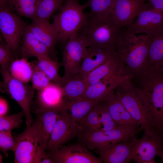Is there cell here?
<instances>
[{"label": "cell", "mask_w": 163, "mask_h": 163, "mask_svg": "<svg viewBox=\"0 0 163 163\" xmlns=\"http://www.w3.org/2000/svg\"><path fill=\"white\" fill-rule=\"evenodd\" d=\"M87 87L85 79L78 75L68 81L62 86L66 102L82 98Z\"/></svg>", "instance_id": "obj_27"}, {"label": "cell", "mask_w": 163, "mask_h": 163, "mask_svg": "<svg viewBox=\"0 0 163 163\" xmlns=\"http://www.w3.org/2000/svg\"><path fill=\"white\" fill-rule=\"evenodd\" d=\"M136 34L122 28L116 52L133 76L138 77L146 68L151 39L146 34Z\"/></svg>", "instance_id": "obj_2"}, {"label": "cell", "mask_w": 163, "mask_h": 163, "mask_svg": "<svg viewBox=\"0 0 163 163\" xmlns=\"http://www.w3.org/2000/svg\"><path fill=\"white\" fill-rule=\"evenodd\" d=\"M116 88V94L133 118L139 125L140 131L149 129L158 134L151 115L132 84Z\"/></svg>", "instance_id": "obj_7"}, {"label": "cell", "mask_w": 163, "mask_h": 163, "mask_svg": "<svg viewBox=\"0 0 163 163\" xmlns=\"http://www.w3.org/2000/svg\"><path fill=\"white\" fill-rule=\"evenodd\" d=\"M26 26L25 22L12 11L0 8V30L15 56L18 53L20 40Z\"/></svg>", "instance_id": "obj_15"}, {"label": "cell", "mask_w": 163, "mask_h": 163, "mask_svg": "<svg viewBox=\"0 0 163 163\" xmlns=\"http://www.w3.org/2000/svg\"><path fill=\"white\" fill-rule=\"evenodd\" d=\"M142 137L135 136L131 139L132 143V160L137 163H154L155 158H160L163 154V142L155 132L144 130Z\"/></svg>", "instance_id": "obj_8"}, {"label": "cell", "mask_w": 163, "mask_h": 163, "mask_svg": "<svg viewBox=\"0 0 163 163\" xmlns=\"http://www.w3.org/2000/svg\"><path fill=\"white\" fill-rule=\"evenodd\" d=\"M116 88L101 80L87 86L82 98L98 102H107L116 96Z\"/></svg>", "instance_id": "obj_23"}, {"label": "cell", "mask_w": 163, "mask_h": 163, "mask_svg": "<svg viewBox=\"0 0 163 163\" xmlns=\"http://www.w3.org/2000/svg\"><path fill=\"white\" fill-rule=\"evenodd\" d=\"M117 0H88L87 7L90 9L89 16H100L110 15Z\"/></svg>", "instance_id": "obj_31"}, {"label": "cell", "mask_w": 163, "mask_h": 163, "mask_svg": "<svg viewBox=\"0 0 163 163\" xmlns=\"http://www.w3.org/2000/svg\"><path fill=\"white\" fill-rule=\"evenodd\" d=\"M151 39L145 69L154 66H161L163 65V26Z\"/></svg>", "instance_id": "obj_26"}, {"label": "cell", "mask_w": 163, "mask_h": 163, "mask_svg": "<svg viewBox=\"0 0 163 163\" xmlns=\"http://www.w3.org/2000/svg\"><path fill=\"white\" fill-rule=\"evenodd\" d=\"M98 103L95 101L81 98L66 102L63 109L72 120L79 122Z\"/></svg>", "instance_id": "obj_24"}, {"label": "cell", "mask_w": 163, "mask_h": 163, "mask_svg": "<svg viewBox=\"0 0 163 163\" xmlns=\"http://www.w3.org/2000/svg\"><path fill=\"white\" fill-rule=\"evenodd\" d=\"M37 106L51 108L62 107L66 103L62 86L50 83L43 89L38 91L37 98Z\"/></svg>", "instance_id": "obj_21"}, {"label": "cell", "mask_w": 163, "mask_h": 163, "mask_svg": "<svg viewBox=\"0 0 163 163\" xmlns=\"http://www.w3.org/2000/svg\"><path fill=\"white\" fill-rule=\"evenodd\" d=\"M148 1L155 10L163 12V0H145Z\"/></svg>", "instance_id": "obj_38"}, {"label": "cell", "mask_w": 163, "mask_h": 163, "mask_svg": "<svg viewBox=\"0 0 163 163\" xmlns=\"http://www.w3.org/2000/svg\"><path fill=\"white\" fill-rule=\"evenodd\" d=\"M163 26V12L156 11L149 3L146 4L136 20L125 28L135 34L144 33L151 38Z\"/></svg>", "instance_id": "obj_17"}, {"label": "cell", "mask_w": 163, "mask_h": 163, "mask_svg": "<svg viewBox=\"0 0 163 163\" xmlns=\"http://www.w3.org/2000/svg\"><path fill=\"white\" fill-rule=\"evenodd\" d=\"M160 67H161L162 68V69H163V65L162 66H160Z\"/></svg>", "instance_id": "obj_42"}, {"label": "cell", "mask_w": 163, "mask_h": 163, "mask_svg": "<svg viewBox=\"0 0 163 163\" xmlns=\"http://www.w3.org/2000/svg\"><path fill=\"white\" fill-rule=\"evenodd\" d=\"M15 56L14 53L8 44L2 41H1L0 64L1 69L9 71L11 64L15 60Z\"/></svg>", "instance_id": "obj_35"}, {"label": "cell", "mask_w": 163, "mask_h": 163, "mask_svg": "<svg viewBox=\"0 0 163 163\" xmlns=\"http://www.w3.org/2000/svg\"><path fill=\"white\" fill-rule=\"evenodd\" d=\"M11 10L34 20L37 18L38 0H8Z\"/></svg>", "instance_id": "obj_29"}, {"label": "cell", "mask_w": 163, "mask_h": 163, "mask_svg": "<svg viewBox=\"0 0 163 163\" xmlns=\"http://www.w3.org/2000/svg\"><path fill=\"white\" fill-rule=\"evenodd\" d=\"M145 1L117 0L110 14L112 21L119 28L128 27L145 7Z\"/></svg>", "instance_id": "obj_16"}, {"label": "cell", "mask_w": 163, "mask_h": 163, "mask_svg": "<svg viewBox=\"0 0 163 163\" xmlns=\"http://www.w3.org/2000/svg\"><path fill=\"white\" fill-rule=\"evenodd\" d=\"M99 103L79 122L83 131L90 132L101 131Z\"/></svg>", "instance_id": "obj_33"}, {"label": "cell", "mask_w": 163, "mask_h": 163, "mask_svg": "<svg viewBox=\"0 0 163 163\" xmlns=\"http://www.w3.org/2000/svg\"><path fill=\"white\" fill-rule=\"evenodd\" d=\"M8 111V105L7 101L3 98H0V116L6 115Z\"/></svg>", "instance_id": "obj_39"}, {"label": "cell", "mask_w": 163, "mask_h": 163, "mask_svg": "<svg viewBox=\"0 0 163 163\" xmlns=\"http://www.w3.org/2000/svg\"><path fill=\"white\" fill-rule=\"evenodd\" d=\"M94 151L105 163H128L132 160L131 140L117 143L104 150L96 149Z\"/></svg>", "instance_id": "obj_19"}, {"label": "cell", "mask_w": 163, "mask_h": 163, "mask_svg": "<svg viewBox=\"0 0 163 163\" xmlns=\"http://www.w3.org/2000/svg\"><path fill=\"white\" fill-rule=\"evenodd\" d=\"M22 38L21 53L22 58L27 59L35 57L38 59L49 56L51 54L49 49L34 36L27 26Z\"/></svg>", "instance_id": "obj_22"}, {"label": "cell", "mask_w": 163, "mask_h": 163, "mask_svg": "<svg viewBox=\"0 0 163 163\" xmlns=\"http://www.w3.org/2000/svg\"><path fill=\"white\" fill-rule=\"evenodd\" d=\"M87 49L84 40L77 35L69 39L65 45L62 62L64 69V75L62 77L64 85L78 75Z\"/></svg>", "instance_id": "obj_10"}, {"label": "cell", "mask_w": 163, "mask_h": 163, "mask_svg": "<svg viewBox=\"0 0 163 163\" xmlns=\"http://www.w3.org/2000/svg\"><path fill=\"white\" fill-rule=\"evenodd\" d=\"M140 88L136 91L149 112L156 130L161 136L163 131V69L159 66L146 68L138 77Z\"/></svg>", "instance_id": "obj_1"}, {"label": "cell", "mask_w": 163, "mask_h": 163, "mask_svg": "<svg viewBox=\"0 0 163 163\" xmlns=\"http://www.w3.org/2000/svg\"><path fill=\"white\" fill-rule=\"evenodd\" d=\"M87 48L78 75L84 79L90 73L104 63L116 52L99 48Z\"/></svg>", "instance_id": "obj_20"}, {"label": "cell", "mask_w": 163, "mask_h": 163, "mask_svg": "<svg viewBox=\"0 0 163 163\" xmlns=\"http://www.w3.org/2000/svg\"><path fill=\"white\" fill-rule=\"evenodd\" d=\"M107 102L110 113L116 123L121 125L139 126L133 118L116 94L114 98Z\"/></svg>", "instance_id": "obj_25"}, {"label": "cell", "mask_w": 163, "mask_h": 163, "mask_svg": "<svg viewBox=\"0 0 163 163\" xmlns=\"http://www.w3.org/2000/svg\"><path fill=\"white\" fill-rule=\"evenodd\" d=\"M1 71L4 86L22 109L27 125H31L34 121L31 114V107L34 89L13 77L8 70L1 69Z\"/></svg>", "instance_id": "obj_9"}, {"label": "cell", "mask_w": 163, "mask_h": 163, "mask_svg": "<svg viewBox=\"0 0 163 163\" xmlns=\"http://www.w3.org/2000/svg\"><path fill=\"white\" fill-rule=\"evenodd\" d=\"M15 146L16 142L11 131H0V149L6 157L8 156V151H14Z\"/></svg>", "instance_id": "obj_37"}, {"label": "cell", "mask_w": 163, "mask_h": 163, "mask_svg": "<svg viewBox=\"0 0 163 163\" xmlns=\"http://www.w3.org/2000/svg\"><path fill=\"white\" fill-rule=\"evenodd\" d=\"M31 126L14 138L16 146L14 151L15 163H38L42 150L37 140Z\"/></svg>", "instance_id": "obj_13"}, {"label": "cell", "mask_w": 163, "mask_h": 163, "mask_svg": "<svg viewBox=\"0 0 163 163\" xmlns=\"http://www.w3.org/2000/svg\"><path fill=\"white\" fill-rule=\"evenodd\" d=\"M139 125H119L107 131L90 132L83 131L78 136V140L89 149L103 150L118 142L130 140L140 132Z\"/></svg>", "instance_id": "obj_5"}, {"label": "cell", "mask_w": 163, "mask_h": 163, "mask_svg": "<svg viewBox=\"0 0 163 163\" xmlns=\"http://www.w3.org/2000/svg\"><path fill=\"white\" fill-rule=\"evenodd\" d=\"M83 131L79 122L73 121L63 108L54 125L47 150L54 151Z\"/></svg>", "instance_id": "obj_12"}, {"label": "cell", "mask_w": 163, "mask_h": 163, "mask_svg": "<svg viewBox=\"0 0 163 163\" xmlns=\"http://www.w3.org/2000/svg\"><path fill=\"white\" fill-rule=\"evenodd\" d=\"M23 111L14 114L0 116V131H10L19 128L22 122Z\"/></svg>", "instance_id": "obj_34"}, {"label": "cell", "mask_w": 163, "mask_h": 163, "mask_svg": "<svg viewBox=\"0 0 163 163\" xmlns=\"http://www.w3.org/2000/svg\"><path fill=\"white\" fill-rule=\"evenodd\" d=\"M160 158L161 159L162 162L163 163V154L162 156H161V157Z\"/></svg>", "instance_id": "obj_41"}, {"label": "cell", "mask_w": 163, "mask_h": 163, "mask_svg": "<svg viewBox=\"0 0 163 163\" xmlns=\"http://www.w3.org/2000/svg\"><path fill=\"white\" fill-rule=\"evenodd\" d=\"M66 0H38L37 18L49 19L55 11H60Z\"/></svg>", "instance_id": "obj_32"}, {"label": "cell", "mask_w": 163, "mask_h": 163, "mask_svg": "<svg viewBox=\"0 0 163 163\" xmlns=\"http://www.w3.org/2000/svg\"><path fill=\"white\" fill-rule=\"evenodd\" d=\"M62 107L46 108L36 107L34 110L35 120L31 127L40 148L46 150L54 124Z\"/></svg>", "instance_id": "obj_11"}, {"label": "cell", "mask_w": 163, "mask_h": 163, "mask_svg": "<svg viewBox=\"0 0 163 163\" xmlns=\"http://www.w3.org/2000/svg\"><path fill=\"white\" fill-rule=\"evenodd\" d=\"M122 30L113 23L110 15H89L87 23L78 31L77 36L84 40L87 47L116 51Z\"/></svg>", "instance_id": "obj_3"}, {"label": "cell", "mask_w": 163, "mask_h": 163, "mask_svg": "<svg viewBox=\"0 0 163 163\" xmlns=\"http://www.w3.org/2000/svg\"><path fill=\"white\" fill-rule=\"evenodd\" d=\"M86 8L85 4L81 5L78 0H66L59 12L53 17L52 24L59 41L65 45L69 39L77 35L88 18V13L84 12Z\"/></svg>", "instance_id": "obj_4"}, {"label": "cell", "mask_w": 163, "mask_h": 163, "mask_svg": "<svg viewBox=\"0 0 163 163\" xmlns=\"http://www.w3.org/2000/svg\"><path fill=\"white\" fill-rule=\"evenodd\" d=\"M9 71L13 77L27 83L31 79L33 68L27 59L22 58L14 61L10 67Z\"/></svg>", "instance_id": "obj_30"}, {"label": "cell", "mask_w": 163, "mask_h": 163, "mask_svg": "<svg viewBox=\"0 0 163 163\" xmlns=\"http://www.w3.org/2000/svg\"><path fill=\"white\" fill-rule=\"evenodd\" d=\"M33 66V73L31 80L32 87L38 91L42 90L50 83L51 80L42 71L34 65Z\"/></svg>", "instance_id": "obj_36"}, {"label": "cell", "mask_w": 163, "mask_h": 163, "mask_svg": "<svg viewBox=\"0 0 163 163\" xmlns=\"http://www.w3.org/2000/svg\"><path fill=\"white\" fill-rule=\"evenodd\" d=\"M161 138L163 142V132H162V134H161Z\"/></svg>", "instance_id": "obj_40"}, {"label": "cell", "mask_w": 163, "mask_h": 163, "mask_svg": "<svg viewBox=\"0 0 163 163\" xmlns=\"http://www.w3.org/2000/svg\"><path fill=\"white\" fill-rule=\"evenodd\" d=\"M133 76L116 52L104 63L90 73L85 80L87 86L101 80L116 88L131 84Z\"/></svg>", "instance_id": "obj_6"}, {"label": "cell", "mask_w": 163, "mask_h": 163, "mask_svg": "<svg viewBox=\"0 0 163 163\" xmlns=\"http://www.w3.org/2000/svg\"><path fill=\"white\" fill-rule=\"evenodd\" d=\"M82 143L62 145L57 150L47 152L52 163H101Z\"/></svg>", "instance_id": "obj_14"}, {"label": "cell", "mask_w": 163, "mask_h": 163, "mask_svg": "<svg viewBox=\"0 0 163 163\" xmlns=\"http://www.w3.org/2000/svg\"><path fill=\"white\" fill-rule=\"evenodd\" d=\"M27 27L34 36L49 49L51 53H55L58 36L49 19L36 18Z\"/></svg>", "instance_id": "obj_18"}, {"label": "cell", "mask_w": 163, "mask_h": 163, "mask_svg": "<svg viewBox=\"0 0 163 163\" xmlns=\"http://www.w3.org/2000/svg\"><path fill=\"white\" fill-rule=\"evenodd\" d=\"M35 65L43 72L51 81L62 86L63 81L58 72L59 65L52 59L49 56L43 57L37 59Z\"/></svg>", "instance_id": "obj_28"}]
</instances>
